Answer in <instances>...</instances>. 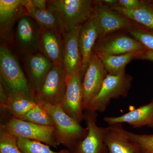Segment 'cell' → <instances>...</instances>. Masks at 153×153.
<instances>
[{
    "mask_svg": "<svg viewBox=\"0 0 153 153\" xmlns=\"http://www.w3.org/2000/svg\"><path fill=\"white\" fill-rule=\"evenodd\" d=\"M66 75L63 66L53 64L41 88L35 93L38 103L59 104L65 94Z\"/></svg>",
    "mask_w": 153,
    "mask_h": 153,
    "instance_id": "cell-7",
    "label": "cell"
},
{
    "mask_svg": "<svg viewBox=\"0 0 153 153\" xmlns=\"http://www.w3.org/2000/svg\"><path fill=\"white\" fill-rule=\"evenodd\" d=\"M150 4H151V5H152V8H153V5H152V4H151V3H150Z\"/></svg>",
    "mask_w": 153,
    "mask_h": 153,
    "instance_id": "cell-33",
    "label": "cell"
},
{
    "mask_svg": "<svg viewBox=\"0 0 153 153\" xmlns=\"http://www.w3.org/2000/svg\"><path fill=\"white\" fill-rule=\"evenodd\" d=\"M0 79L7 96H22L35 101L34 93L19 60L7 47L3 45L0 47Z\"/></svg>",
    "mask_w": 153,
    "mask_h": 153,
    "instance_id": "cell-1",
    "label": "cell"
},
{
    "mask_svg": "<svg viewBox=\"0 0 153 153\" xmlns=\"http://www.w3.org/2000/svg\"><path fill=\"white\" fill-rule=\"evenodd\" d=\"M126 32L147 50L153 51V31L140 25Z\"/></svg>",
    "mask_w": 153,
    "mask_h": 153,
    "instance_id": "cell-28",
    "label": "cell"
},
{
    "mask_svg": "<svg viewBox=\"0 0 153 153\" xmlns=\"http://www.w3.org/2000/svg\"><path fill=\"white\" fill-rule=\"evenodd\" d=\"M18 137L1 124L0 126V153H23L18 144Z\"/></svg>",
    "mask_w": 153,
    "mask_h": 153,
    "instance_id": "cell-27",
    "label": "cell"
},
{
    "mask_svg": "<svg viewBox=\"0 0 153 153\" xmlns=\"http://www.w3.org/2000/svg\"><path fill=\"white\" fill-rule=\"evenodd\" d=\"M41 105L50 115L55 128V138L57 145H63L71 153L87 135L88 130L63 111L59 104Z\"/></svg>",
    "mask_w": 153,
    "mask_h": 153,
    "instance_id": "cell-3",
    "label": "cell"
},
{
    "mask_svg": "<svg viewBox=\"0 0 153 153\" xmlns=\"http://www.w3.org/2000/svg\"><path fill=\"white\" fill-rule=\"evenodd\" d=\"M145 1L140 0H118L117 6L128 10H135L142 7Z\"/></svg>",
    "mask_w": 153,
    "mask_h": 153,
    "instance_id": "cell-29",
    "label": "cell"
},
{
    "mask_svg": "<svg viewBox=\"0 0 153 153\" xmlns=\"http://www.w3.org/2000/svg\"><path fill=\"white\" fill-rule=\"evenodd\" d=\"M87 135L76 146L73 153H108L105 141V128L97 125V112L84 111Z\"/></svg>",
    "mask_w": 153,
    "mask_h": 153,
    "instance_id": "cell-11",
    "label": "cell"
},
{
    "mask_svg": "<svg viewBox=\"0 0 153 153\" xmlns=\"http://www.w3.org/2000/svg\"><path fill=\"white\" fill-rule=\"evenodd\" d=\"M100 36V29L94 15L81 26L78 42L81 57L80 73L83 79L96 42Z\"/></svg>",
    "mask_w": 153,
    "mask_h": 153,
    "instance_id": "cell-15",
    "label": "cell"
},
{
    "mask_svg": "<svg viewBox=\"0 0 153 153\" xmlns=\"http://www.w3.org/2000/svg\"><path fill=\"white\" fill-rule=\"evenodd\" d=\"M82 81L79 71L66 78V91L59 104L66 114L80 124L84 117Z\"/></svg>",
    "mask_w": 153,
    "mask_h": 153,
    "instance_id": "cell-10",
    "label": "cell"
},
{
    "mask_svg": "<svg viewBox=\"0 0 153 153\" xmlns=\"http://www.w3.org/2000/svg\"><path fill=\"white\" fill-rule=\"evenodd\" d=\"M138 60H149L153 61V51L146 50L143 52L138 58Z\"/></svg>",
    "mask_w": 153,
    "mask_h": 153,
    "instance_id": "cell-31",
    "label": "cell"
},
{
    "mask_svg": "<svg viewBox=\"0 0 153 153\" xmlns=\"http://www.w3.org/2000/svg\"><path fill=\"white\" fill-rule=\"evenodd\" d=\"M122 132L134 145L136 153H153V134H139L128 131L120 124Z\"/></svg>",
    "mask_w": 153,
    "mask_h": 153,
    "instance_id": "cell-24",
    "label": "cell"
},
{
    "mask_svg": "<svg viewBox=\"0 0 153 153\" xmlns=\"http://www.w3.org/2000/svg\"><path fill=\"white\" fill-rule=\"evenodd\" d=\"M95 4L91 0L47 1V10L57 17L63 34L88 21L93 15Z\"/></svg>",
    "mask_w": 153,
    "mask_h": 153,
    "instance_id": "cell-2",
    "label": "cell"
},
{
    "mask_svg": "<svg viewBox=\"0 0 153 153\" xmlns=\"http://www.w3.org/2000/svg\"><path fill=\"white\" fill-rule=\"evenodd\" d=\"M19 119L39 125L54 126L52 118L41 105H38Z\"/></svg>",
    "mask_w": 153,
    "mask_h": 153,
    "instance_id": "cell-25",
    "label": "cell"
},
{
    "mask_svg": "<svg viewBox=\"0 0 153 153\" xmlns=\"http://www.w3.org/2000/svg\"><path fill=\"white\" fill-rule=\"evenodd\" d=\"M133 79L131 75L126 73L117 76L108 74L100 90L88 104L85 111L104 112L111 100L127 96Z\"/></svg>",
    "mask_w": 153,
    "mask_h": 153,
    "instance_id": "cell-4",
    "label": "cell"
},
{
    "mask_svg": "<svg viewBox=\"0 0 153 153\" xmlns=\"http://www.w3.org/2000/svg\"><path fill=\"white\" fill-rule=\"evenodd\" d=\"M94 15L100 29L99 38L120 32L127 31L140 25L104 5L101 1H95Z\"/></svg>",
    "mask_w": 153,
    "mask_h": 153,
    "instance_id": "cell-8",
    "label": "cell"
},
{
    "mask_svg": "<svg viewBox=\"0 0 153 153\" xmlns=\"http://www.w3.org/2000/svg\"><path fill=\"white\" fill-rule=\"evenodd\" d=\"M42 30L34 19L26 14L16 24L15 40L19 50L25 56L39 52Z\"/></svg>",
    "mask_w": 153,
    "mask_h": 153,
    "instance_id": "cell-9",
    "label": "cell"
},
{
    "mask_svg": "<svg viewBox=\"0 0 153 153\" xmlns=\"http://www.w3.org/2000/svg\"><path fill=\"white\" fill-rule=\"evenodd\" d=\"M108 74L100 58L92 53L82 81L84 111L91 100L98 94Z\"/></svg>",
    "mask_w": 153,
    "mask_h": 153,
    "instance_id": "cell-12",
    "label": "cell"
},
{
    "mask_svg": "<svg viewBox=\"0 0 153 153\" xmlns=\"http://www.w3.org/2000/svg\"><path fill=\"white\" fill-rule=\"evenodd\" d=\"M37 105L38 103L31 99L22 96L12 95L7 96L5 103L1 108L10 113L11 116L20 119Z\"/></svg>",
    "mask_w": 153,
    "mask_h": 153,
    "instance_id": "cell-23",
    "label": "cell"
},
{
    "mask_svg": "<svg viewBox=\"0 0 153 153\" xmlns=\"http://www.w3.org/2000/svg\"><path fill=\"white\" fill-rule=\"evenodd\" d=\"M18 144L23 153H72L68 149L52 151L49 146L38 141L18 138Z\"/></svg>",
    "mask_w": 153,
    "mask_h": 153,
    "instance_id": "cell-26",
    "label": "cell"
},
{
    "mask_svg": "<svg viewBox=\"0 0 153 153\" xmlns=\"http://www.w3.org/2000/svg\"><path fill=\"white\" fill-rule=\"evenodd\" d=\"M147 50L126 31H120L99 38L92 53L97 56L117 55Z\"/></svg>",
    "mask_w": 153,
    "mask_h": 153,
    "instance_id": "cell-5",
    "label": "cell"
},
{
    "mask_svg": "<svg viewBox=\"0 0 153 153\" xmlns=\"http://www.w3.org/2000/svg\"><path fill=\"white\" fill-rule=\"evenodd\" d=\"M103 120L109 125L127 123L134 128L144 126L153 128V99L149 103L118 117H105Z\"/></svg>",
    "mask_w": 153,
    "mask_h": 153,
    "instance_id": "cell-17",
    "label": "cell"
},
{
    "mask_svg": "<svg viewBox=\"0 0 153 153\" xmlns=\"http://www.w3.org/2000/svg\"><path fill=\"white\" fill-rule=\"evenodd\" d=\"M111 8L137 24L153 31V9L149 1H145L143 6L137 10H126L118 6Z\"/></svg>",
    "mask_w": 153,
    "mask_h": 153,
    "instance_id": "cell-22",
    "label": "cell"
},
{
    "mask_svg": "<svg viewBox=\"0 0 153 153\" xmlns=\"http://www.w3.org/2000/svg\"><path fill=\"white\" fill-rule=\"evenodd\" d=\"M24 63L28 81L35 96L43 84L53 63L39 52L25 56Z\"/></svg>",
    "mask_w": 153,
    "mask_h": 153,
    "instance_id": "cell-16",
    "label": "cell"
},
{
    "mask_svg": "<svg viewBox=\"0 0 153 153\" xmlns=\"http://www.w3.org/2000/svg\"><path fill=\"white\" fill-rule=\"evenodd\" d=\"M81 26L65 32L63 39V66L66 78L79 71L81 68V57L78 38Z\"/></svg>",
    "mask_w": 153,
    "mask_h": 153,
    "instance_id": "cell-14",
    "label": "cell"
},
{
    "mask_svg": "<svg viewBox=\"0 0 153 153\" xmlns=\"http://www.w3.org/2000/svg\"><path fill=\"white\" fill-rule=\"evenodd\" d=\"M1 124L18 138L38 141L54 148L58 146L55 141L54 126L39 125L11 116Z\"/></svg>",
    "mask_w": 153,
    "mask_h": 153,
    "instance_id": "cell-6",
    "label": "cell"
},
{
    "mask_svg": "<svg viewBox=\"0 0 153 153\" xmlns=\"http://www.w3.org/2000/svg\"><path fill=\"white\" fill-rule=\"evenodd\" d=\"M143 52H135L117 55L98 56L103 63L108 74L117 76L126 73V67L133 60H138Z\"/></svg>",
    "mask_w": 153,
    "mask_h": 153,
    "instance_id": "cell-20",
    "label": "cell"
},
{
    "mask_svg": "<svg viewBox=\"0 0 153 153\" xmlns=\"http://www.w3.org/2000/svg\"><path fill=\"white\" fill-rule=\"evenodd\" d=\"M24 14L25 10L22 0H0V34L5 43H12L14 26Z\"/></svg>",
    "mask_w": 153,
    "mask_h": 153,
    "instance_id": "cell-13",
    "label": "cell"
},
{
    "mask_svg": "<svg viewBox=\"0 0 153 153\" xmlns=\"http://www.w3.org/2000/svg\"><path fill=\"white\" fill-rule=\"evenodd\" d=\"M63 34L52 30H42L39 52L53 64L63 66Z\"/></svg>",
    "mask_w": 153,
    "mask_h": 153,
    "instance_id": "cell-18",
    "label": "cell"
},
{
    "mask_svg": "<svg viewBox=\"0 0 153 153\" xmlns=\"http://www.w3.org/2000/svg\"><path fill=\"white\" fill-rule=\"evenodd\" d=\"M120 123L105 128V141L108 153H136L134 145L122 132Z\"/></svg>",
    "mask_w": 153,
    "mask_h": 153,
    "instance_id": "cell-19",
    "label": "cell"
},
{
    "mask_svg": "<svg viewBox=\"0 0 153 153\" xmlns=\"http://www.w3.org/2000/svg\"><path fill=\"white\" fill-rule=\"evenodd\" d=\"M30 5L41 10H47V1L45 0H27Z\"/></svg>",
    "mask_w": 153,
    "mask_h": 153,
    "instance_id": "cell-30",
    "label": "cell"
},
{
    "mask_svg": "<svg viewBox=\"0 0 153 153\" xmlns=\"http://www.w3.org/2000/svg\"><path fill=\"white\" fill-rule=\"evenodd\" d=\"M149 2L152 4V5H153V1H149Z\"/></svg>",
    "mask_w": 153,
    "mask_h": 153,
    "instance_id": "cell-32",
    "label": "cell"
},
{
    "mask_svg": "<svg viewBox=\"0 0 153 153\" xmlns=\"http://www.w3.org/2000/svg\"><path fill=\"white\" fill-rule=\"evenodd\" d=\"M22 2L25 7V14L34 19L42 30H55L63 34L57 17L51 11L36 9L30 5L27 0H22Z\"/></svg>",
    "mask_w": 153,
    "mask_h": 153,
    "instance_id": "cell-21",
    "label": "cell"
}]
</instances>
